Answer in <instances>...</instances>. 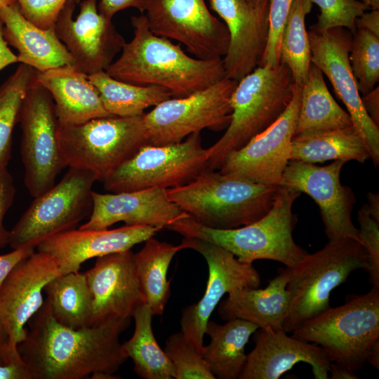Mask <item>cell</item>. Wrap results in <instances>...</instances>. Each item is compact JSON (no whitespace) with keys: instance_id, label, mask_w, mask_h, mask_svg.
<instances>
[{"instance_id":"cell-1","label":"cell","mask_w":379,"mask_h":379,"mask_svg":"<svg viewBox=\"0 0 379 379\" xmlns=\"http://www.w3.org/2000/svg\"><path fill=\"white\" fill-rule=\"evenodd\" d=\"M27 325L18 347L32 379L116 378L128 359L119 338L129 324L71 328L55 320L45 300Z\"/></svg>"},{"instance_id":"cell-2","label":"cell","mask_w":379,"mask_h":379,"mask_svg":"<svg viewBox=\"0 0 379 379\" xmlns=\"http://www.w3.org/2000/svg\"><path fill=\"white\" fill-rule=\"evenodd\" d=\"M133 37L105 72L127 83L156 85L184 98L226 78L222 58L201 60L185 53L180 44L153 34L145 15L132 16Z\"/></svg>"},{"instance_id":"cell-3","label":"cell","mask_w":379,"mask_h":379,"mask_svg":"<svg viewBox=\"0 0 379 379\" xmlns=\"http://www.w3.org/2000/svg\"><path fill=\"white\" fill-rule=\"evenodd\" d=\"M300 194L299 191L280 186L270 211L256 221L239 227L211 228L187 217L166 229L220 246L244 262L265 259L293 267L308 253L293 237L296 218L292 206Z\"/></svg>"},{"instance_id":"cell-4","label":"cell","mask_w":379,"mask_h":379,"mask_svg":"<svg viewBox=\"0 0 379 379\" xmlns=\"http://www.w3.org/2000/svg\"><path fill=\"white\" fill-rule=\"evenodd\" d=\"M279 187L207 168L192 181L166 191L170 200L196 222L228 230L251 224L265 215Z\"/></svg>"},{"instance_id":"cell-5","label":"cell","mask_w":379,"mask_h":379,"mask_svg":"<svg viewBox=\"0 0 379 379\" xmlns=\"http://www.w3.org/2000/svg\"><path fill=\"white\" fill-rule=\"evenodd\" d=\"M294 81L288 67L260 66L238 81L232 93V118L222 136L207 152V167L219 170L227 155L244 146L285 111Z\"/></svg>"},{"instance_id":"cell-6","label":"cell","mask_w":379,"mask_h":379,"mask_svg":"<svg viewBox=\"0 0 379 379\" xmlns=\"http://www.w3.org/2000/svg\"><path fill=\"white\" fill-rule=\"evenodd\" d=\"M368 255L361 244L347 237L329 241L297 265L286 267L290 306L283 329L291 333L329 309L332 291L357 270L367 271Z\"/></svg>"},{"instance_id":"cell-7","label":"cell","mask_w":379,"mask_h":379,"mask_svg":"<svg viewBox=\"0 0 379 379\" xmlns=\"http://www.w3.org/2000/svg\"><path fill=\"white\" fill-rule=\"evenodd\" d=\"M292 336L320 346L331 362L355 372L379 343V287L303 323Z\"/></svg>"},{"instance_id":"cell-8","label":"cell","mask_w":379,"mask_h":379,"mask_svg":"<svg viewBox=\"0 0 379 379\" xmlns=\"http://www.w3.org/2000/svg\"><path fill=\"white\" fill-rule=\"evenodd\" d=\"M58 139L66 167L88 171L101 182L150 144L143 115L102 117L77 125H59Z\"/></svg>"},{"instance_id":"cell-9","label":"cell","mask_w":379,"mask_h":379,"mask_svg":"<svg viewBox=\"0 0 379 379\" xmlns=\"http://www.w3.org/2000/svg\"><path fill=\"white\" fill-rule=\"evenodd\" d=\"M95 181L91 172L69 167L58 183L34 197L13 226L9 234L11 247L35 248L45 239L74 229L91 213Z\"/></svg>"},{"instance_id":"cell-10","label":"cell","mask_w":379,"mask_h":379,"mask_svg":"<svg viewBox=\"0 0 379 379\" xmlns=\"http://www.w3.org/2000/svg\"><path fill=\"white\" fill-rule=\"evenodd\" d=\"M207 152L201 132L178 143L142 147L103 181L111 193L184 185L207 169Z\"/></svg>"},{"instance_id":"cell-11","label":"cell","mask_w":379,"mask_h":379,"mask_svg":"<svg viewBox=\"0 0 379 379\" xmlns=\"http://www.w3.org/2000/svg\"><path fill=\"white\" fill-rule=\"evenodd\" d=\"M238 81L224 78L184 98H171L143 114L150 144L178 143L195 132L227 128L232 118L231 99Z\"/></svg>"},{"instance_id":"cell-12","label":"cell","mask_w":379,"mask_h":379,"mask_svg":"<svg viewBox=\"0 0 379 379\" xmlns=\"http://www.w3.org/2000/svg\"><path fill=\"white\" fill-rule=\"evenodd\" d=\"M19 122L24 182L34 198L51 188L66 167L58 144L59 123L54 101L49 91L38 81L27 92Z\"/></svg>"},{"instance_id":"cell-13","label":"cell","mask_w":379,"mask_h":379,"mask_svg":"<svg viewBox=\"0 0 379 379\" xmlns=\"http://www.w3.org/2000/svg\"><path fill=\"white\" fill-rule=\"evenodd\" d=\"M140 13L153 34L183 44L196 58L210 60L227 53L228 29L205 0H142Z\"/></svg>"},{"instance_id":"cell-14","label":"cell","mask_w":379,"mask_h":379,"mask_svg":"<svg viewBox=\"0 0 379 379\" xmlns=\"http://www.w3.org/2000/svg\"><path fill=\"white\" fill-rule=\"evenodd\" d=\"M181 244L200 253L206 261L208 278L205 293L182 310L181 332L201 352L207 322L225 293L242 288H258L260 277L252 263L239 260L228 250L208 241L184 237Z\"/></svg>"},{"instance_id":"cell-15","label":"cell","mask_w":379,"mask_h":379,"mask_svg":"<svg viewBox=\"0 0 379 379\" xmlns=\"http://www.w3.org/2000/svg\"><path fill=\"white\" fill-rule=\"evenodd\" d=\"M301 91L302 84L294 82L292 98L281 115L244 146L229 153L219 171L258 184L280 186L290 161Z\"/></svg>"},{"instance_id":"cell-16","label":"cell","mask_w":379,"mask_h":379,"mask_svg":"<svg viewBox=\"0 0 379 379\" xmlns=\"http://www.w3.org/2000/svg\"><path fill=\"white\" fill-rule=\"evenodd\" d=\"M312 63L331 83L336 95L345 105L353 123L368 149L370 158L379 164V128L365 111L349 59L352 33L343 27L307 32Z\"/></svg>"},{"instance_id":"cell-17","label":"cell","mask_w":379,"mask_h":379,"mask_svg":"<svg viewBox=\"0 0 379 379\" xmlns=\"http://www.w3.org/2000/svg\"><path fill=\"white\" fill-rule=\"evenodd\" d=\"M98 1H81L74 20L76 0H68L54 27L71 54L74 66L88 75L105 71L126 43L112 20L99 13Z\"/></svg>"},{"instance_id":"cell-18","label":"cell","mask_w":379,"mask_h":379,"mask_svg":"<svg viewBox=\"0 0 379 379\" xmlns=\"http://www.w3.org/2000/svg\"><path fill=\"white\" fill-rule=\"evenodd\" d=\"M346 162L335 160L319 166L314 164L290 160L280 186L304 192L319 208L324 232L329 241L350 237L359 241V230L351 220L356 201L352 190L341 184L340 175Z\"/></svg>"},{"instance_id":"cell-19","label":"cell","mask_w":379,"mask_h":379,"mask_svg":"<svg viewBox=\"0 0 379 379\" xmlns=\"http://www.w3.org/2000/svg\"><path fill=\"white\" fill-rule=\"evenodd\" d=\"M93 298L90 326L110 323L129 324L144 300L131 249L96 258L84 273Z\"/></svg>"},{"instance_id":"cell-20","label":"cell","mask_w":379,"mask_h":379,"mask_svg":"<svg viewBox=\"0 0 379 379\" xmlns=\"http://www.w3.org/2000/svg\"><path fill=\"white\" fill-rule=\"evenodd\" d=\"M61 274L48 253L34 251L11 270L0 288V321L11 347H18L27 335L29 321L44 302L45 286Z\"/></svg>"},{"instance_id":"cell-21","label":"cell","mask_w":379,"mask_h":379,"mask_svg":"<svg viewBox=\"0 0 379 379\" xmlns=\"http://www.w3.org/2000/svg\"><path fill=\"white\" fill-rule=\"evenodd\" d=\"M230 34L222 58L225 77L236 81L259 67L269 35L270 0H208Z\"/></svg>"},{"instance_id":"cell-22","label":"cell","mask_w":379,"mask_h":379,"mask_svg":"<svg viewBox=\"0 0 379 379\" xmlns=\"http://www.w3.org/2000/svg\"><path fill=\"white\" fill-rule=\"evenodd\" d=\"M167 189L149 188L119 193L93 192V205L81 230H105L122 221L126 225H149L161 230L190 215L170 200Z\"/></svg>"},{"instance_id":"cell-23","label":"cell","mask_w":379,"mask_h":379,"mask_svg":"<svg viewBox=\"0 0 379 379\" xmlns=\"http://www.w3.org/2000/svg\"><path fill=\"white\" fill-rule=\"evenodd\" d=\"M161 230L149 225H124L113 230L72 229L40 243L37 251L51 255L61 274L79 272L86 260L131 249Z\"/></svg>"},{"instance_id":"cell-24","label":"cell","mask_w":379,"mask_h":379,"mask_svg":"<svg viewBox=\"0 0 379 379\" xmlns=\"http://www.w3.org/2000/svg\"><path fill=\"white\" fill-rule=\"evenodd\" d=\"M254 333L255 345L246 356L240 379H277L299 362L311 366L315 379L328 378L331 361L320 346L284 330L258 328Z\"/></svg>"},{"instance_id":"cell-25","label":"cell","mask_w":379,"mask_h":379,"mask_svg":"<svg viewBox=\"0 0 379 379\" xmlns=\"http://www.w3.org/2000/svg\"><path fill=\"white\" fill-rule=\"evenodd\" d=\"M37 81L51 95L59 125H77L93 119L114 117L105 109L88 75L74 65L39 72Z\"/></svg>"},{"instance_id":"cell-26","label":"cell","mask_w":379,"mask_h":379,"mask_svg":"<svg viewBox=\"0 0 379 379\" xmlns=\"http://www.w3.org/2000/svg\"><path fill=\"white\" fill-rule=\"evenodd\" d=\"M0 19L5 40L18 51V62L39 72L74 65L71 54L55 29H44L34 25L25 18L17 2L1 8Z\"/></svg>"},{"instance_id":"cell-27","label":"cell","mask_w":379,"mask_h":379,"mask_svg":"<svg viewBox=\"0 0 379 379\" xmlns=\"http://www.w3.org/2000/svg\"><path fill=\"white\" fill-rule=\"evenodd\" d=\"M278 275L263 289L242 288L228 294L218 306V314L225 321L241 319L258 328L284 330L288 312L290 295L286 289L288 275L279 269Z\"/></svg>"},{"instance_id":"cell-28","label":"cell","mask_w":379,"mask_h":379,"mask_svg":"<svg viewBox=\"0 0 379 379\" xmlns=\"http://www.w3.org/2000/svg\"><path fill=\"white\" fill-rule=\"evenodd\" d=\"M258 329L254 324L241 319H230L225 324L208 320L205 333L211 340L204 346L202 355L215 378H239L246 361L245 346Z\"/></svg>"},{"instance_id":"cell-29","label":"cell","mask_w":379,"mask_h":379,"mask_svg":"<svg viewBox=\"0 0 379 379\" xmlns=\"http://www.w3.org/2000/svg\"><path fill=\"white\" fill-rule=\"evenodd\" d=\"M369 158L364 140L354 126L298 134L291 141L290 160L310 164L354 160L363 164Z\"/></svg>"},{"instance_id":"cell-30","label":"cell","mask_w":379,"mask_h":379,"mask_svg":"<svg viewBox=\"0 0 379 379\" xmlns=\"http://www.w3.org/2000/svg\"><path fill=\"white\" fill-rule=\"evenodd\" d=\"M322 72L311 63L302 84L300 106L295 135L344 128L353 126L347 112L334 100Z\"/></svg>"},{"instance_id":"cell-31","label":"cell","mask_w":379,"mask_h":379,"mask_svg":"<svg viewBox=\"0 0 379 379\" xmlns=\"http://www.w3.org/2000/svg\"><path fill=\"white\" fill-rule=\"evenodd\" d=\"M185 249L183 245H172L153 237L145 241V246L135 253L137 276L144 302L151 309L152 315H162L170 296V281L167 273L175 255Z\"/></svg>"},{"instance_id":"cell-32","label":"cell","mask_w":379,"mask_h":379,"mask_svg":"<svg viewBox=\"0 0 379 379\" xmlns=\"http://www.w3.org/2000/svg\"><path fill=\"white\" fill-rule=\"evenodd\" d=\"M132 317L135 321L133 334L121 346L127 358L132 359L136 374L144 379L175 378L173 366L154 335L153 315L149 305L142 303Z\"/></svg>"},{"instance_id":"cell-33","label":"cell","mask_w":379,"mask_h":379,"mask_svg":"<svg viewBox=\"0 0 379 379\" xmlns=\"http://www.w3.org/2000/svg\"><path fill=\"white\" fill-rule=\"evenodd\" d=\"M105 109L114 117L143 115L144 110L173 98L170 91L156 86H140L117 80L105 71L88 75Z\"/></svg>"},{"instance_id":"cell-34","label":"cell","mask_w":379,"mask_h":379,"mask_svg":"<svg viewBox=\"0 0 379 379\" xmlns=\"http://www.w3.org/2000/svg\"><path fill=\"white\" fill-rule=\"evenodd\" d=\"M44 292L58 322L74 329L90 326L93 298L84 274H60L45 286Z\"/></svg>"},{"instance_id":"cell-35","label":"cell","mask_w":379,"mask_h":379,"mask_svg":"<svg viewBox=\"0 0 379 379\" xmlns=\"http://www.w3.org/2000/svg\"><path fill=\"white\" fill-rule=\"evenodd\" d=\"M38 73L33 67L20 63L0 86V168L7 167L11 159L13 132L27 92L37 81Z\"/></svg>"},{"instance_id":"cell-36","label":"cell","mask_w":379,"mask_h":379,"mask_svg":"<svg viewBox=\"0 0 379 379\" xmlns=\"http://www.w3.org/2000/svg\"><path fill=\"white\" fill-rule=\"evenodd\" d=\"M310 0H293L281 39L280 62L290 69L294 82L302 84L312 63L305 16L312 7Z\"/></svg>"},{"instance_id":"cell-37","label":"cell","mask_w":379,"mask_h":379,"mask_svg":"<svg viewBox=\"0 0 379 379\" xmlns=\"http://www.w3.org/2000/svg\"><path fill=\"white\" fill-rule=\"evenodd\" d=\"M349 59L359 92L364 95L379 81V37L357 29L352 35Z\"/></svg>"},{"instance_id":"cell-38","label":"cell","mask_w":379,"mask_h":379,"mask_svg":"<svg viewBox=\"0 0 379 379\" xmlns=\"http://www.w3.org/2000/svg\"><path fill=\"white\" fill-rule=\"evenodd\" d=\"M164 352L175 372V379H215L201 353L180 331L171 335Z\"/></svg>"},{"instance_id":"cell-39","label":"cell","mask_w":379,"mask_h":379,"mask_svg":"<svg viewBox=\"0 0 379 379\" xmlns=\"http://www.w3.org/2000/svg\"><path fill=\"white\" fill-rule=\"evenodd\" d=\"M320 11L317 22L311 26L324 31L335 27H343L352 34L357 30L355 20L369 8L359 0H310Z\"/></svg>"},{"instance_id":"cell-40","label":"cell","mask_w":379,"mask_h":379,"mask_svg":"<svg viewBox=\"0 0 379 379\" xmlns=\"http://www.w3.org/2000/svg\"><path fill=\"white\" fill-rule=\"evenodd\" d=\"M359 241L365 248L368 261L367 272L373 286L379 287V218L364 204L358 211Z\"/></svg>"},{"instance_id":"cell-41","label":"cell","mask_w":379,"mask_h":379,"mask_svg":"<svg viewBox=\"0 0 379 379\" xmlns=\"http://www.w3.org/2000/svg\"><path fill=\"white\" fill-rule=\"evenodd\" d=\"M293 0H270L269 35L260 66L276 67L280 64V44L283 29Z\"/></svg>"},{"instance_id":"cell-42","label":"cell","mask_w":379,"mask_h":379,"mask_svg":"<svg viewBox=\"0 0 379 379\" xmlns=\"http://www.w3.org/2000/svg\"><path fill=\"white\" fill-rule=\"evenodd\" d=\"M68 0H16L26 19L36 26L55 27L58 15Z\"/></svg>"},{"instance_id":"cell-43","label":"cell","mask_w":379,"mask_h":379,"mask_svg":"<svg viewBox=\"0 0 379 379\" xmlns=\"http://www.w3.org/2000/svg\"><path fill=\"white\" fill-rule=\"evenodd\" d=\"M15 195L14 180L7 167L0 168V248L8 244L10 231L4 225V216Z\"/></svg>"},{"instance_id":"cell-44","label":"cell","mask_w":379,"mask_h":379,"mask_svg":"<svg viewBox=\"0 0 379 379\" xmlns=\"http://www.w3.org/2000/svg\"><path fill=\"white\" fill-rule=\"evenodd\" d=\"M0 379H32L18 347L9 345L0 360Z\"/></svg>"},{"instance_id":"cell-45","label":"cell","mask_w":379,"mask_h":379,"mask_svg":"<svg viewBox=\"0 0 379 379\" xmlns=\"http://www.w3.org/2000/svg\"><path fill=\"white\" fill-rule=\"evenodd\" d=\"M34 251V248L24 247L13 249L10 253L0 255V288L15 265L22 259L28 257Z\"/></svg>"},{"instance_id":"cell-46","label":"cell","mask_w":379,"mask_h":379,"mask_svg":"<svg viewBox=\"0 0 379 379\" xmlns=\"http://www.w3.org/2000/svg\"><path fill=\"white\" fill-rule=\"evenodd\" d=\"M81 1L76 0V3L79 4ZM141 6L142 0H100L98 4L99 13L110 20L121 10L135 8L140 11Z\"/></svg>"},{"instance_id":"cell-47","label":"cell","mask_w":379,"mask_h":379,"mask_svg":"<svg viewBox=\"0 0 379 379\" xmlns=\"http://www.w3.org/2000/svg\"><path fill=\"white\" fill-rule=\"evenodd\" d=\"M362 105L372 121L379 126V88L375 87L361 97Z\"/></svg>"},{"instance_id":"cell-48","label":"cell","mask_w":379,"mask_h":379,"mask_svg":"<svg viewBox=\"0 0 379 379\" xmlns=\"http://www.w3.org/2000/svg\"><path fill=\"white\" fill-rule=\"evenodd\" d=\"M356 29H365L379 37V9L365 11L355 20Z\"/></svg>"},{"instance_id":"cell-49","label":"cell","mask_w":379,"mask_h":379,"mask_svg":"<svg viewBox=\"0 0 379 379\" xmlns=\"http://www.w3.org/2000/svg\"><path fill=\"white\" fill-rule=\"evenodd\" d=\"M4 23L0 19V71L12 64L18 62L17 55L8 47L4 36Z\"/></svg>"},{"instance_id":"cell-50","label":"cell","mask_w":379,"mask_h":379,"mask_svg":"<svg viewBox=\"0 0 379 379\" xmlns=\"http://www.w3.org/2000/svg\"><path fill=\"white\" fill-rule=\"evenodd\" d=\"M328 372L331 379H358L354 372L336 363L331 362Z\"/></svg>"},{"instance_id":"cell-51","label":"cell","mask_w":379,"mask_h":379,"mask_svg":"<svg viewBox=\"0 0 379 379\" xmlns=\"http://www.w3.org/2000/svg\"><path fill=\"white\" fill-rule=\"evenodd\" d=\"M8 345L7 333L0 321V360Z\"/></svg>"},{"instance_id":"cell-52","label":"cell","mask_w":379,"mask_h":379,"mask_svg":"<svg viewBox=\"0 0 379 379\" xmlns=\"http://www.w3.org/2000/svg\"><path fill=\"white\" fill-rule=\"evenodd\" d=\"M367 362L376 369L379 368V343L376 344L373 348Z\"/></svg>"},{"instance_id":"cell-53","label":"cell","mask_w":379,"mask_h":379,"mask_svg":"<svg viewBox=\"0 0 379 379\" xmlns=\"http://www.w3.org/2000/svg\"><path fill=\"white\" fill-rule=\"evenodd\" d=\"M366 4L371 10L379 9V0H359Z\"/></svg>"},{"instance_id":"cell-54","label":"cell","mask_w":379,"mask_h":379,"mask_svg":"<svg viewBox=\"0 0 379 379\" xmlns=\"http://www.w3.org/2000/svg\"><path fill=\"white\" fill-rule=\"evenodd\" d=\"M16 2V0H0V9Z\"/></svg>"},{"instance_id":"cell-55","label":"cell","mask_w":379,"mask_h":379,"mask_svg":"<svg viewBox=\"0 0 379 379\" xmlns=\"http://www.w3.org/2000/svg\"><path fill=\"white\" fill-rule=\"evenodd\" d=\"M251 1H262V0H251Z\"/></svg>"}]
</instances>
